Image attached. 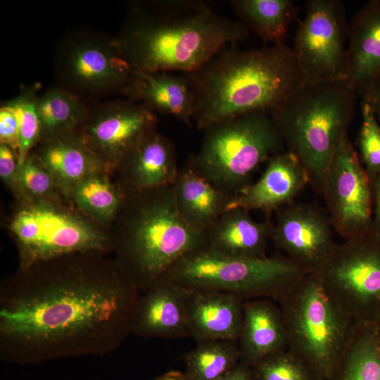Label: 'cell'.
Instances as JSON below:
<instances>
[{
  "label": "cell",
  "instance_id": "obj_1",
  "mask_svg": "<svg viewBox=\"0 0 380 380\" xmlns=\"http://www.w3.org/2000/svg\"><path fill=\"white\" fill-rule=\"evenodd\" d=\"M140 295L108 255L18 268L0 285L1 359L28 365L110 353L132 334Z\"/></svg>",
  "mask_w": 380,
  "mask_h": 380
},
{
  "label": "cell",
  "instance_id": "obj_2",
  "mask_svg": "<svg viewBox=\"0 0 380 380\" xmlns=\"http://www.w3.org/2000/svg\"><path fill=\"white\" fill-rule=\"evenodd\" d=\"M249 35L201 1L133 2L114 39L134 71L193 72Z\"/></svg>",
  "mask_w": 380,
  "mask_h": 380
},
{
  "label": "cell",
  "instance_id": "obj_3",
  "mask_svg": "<svg viewBox=\"0 0 380 380\" xmlns=\"http://www.w3.org/2000/svg\"><path fill=\"white\" fill-rule=\"evenodd\" d=\"M194 96L193 121L204 130L225 120L270 112L306 81L284 43L222 49L198 69L184 72Z\"/></svg>",
  "mask_w": 380,
  "mask_h": 380
},
{
  "label": "cell",
  "instance_id": "obj_4",
  "mask_svg": "<svg viewBox=\"0 0 380 380\" xmlns=\"http://www.w3.org/2000/svg\"><path fill=\"white\" fill-rule=\"evenodd\" d=\"M110 231L113 259L141 293L184 254L205 245L204 234L180 215L173 185L126 197Z\"/></svg>",
  "mask_w": 380,
  "mask_h": 380
},
{
  "label": "cell",
  "instance_id": "obj_5",
  "mask_svg": "<svg viewBox=\"0 0 380 380\" xmlns=\"http://www.w3.org/2000/svg\"><path fill=\"white\" fill-rule=\"evenodd\" d=\"M358 94L347 82H305L270 115L287 151L306 169L317 191L355 114Z\"/></svg>",
  "mask_w": 380,
  "mask_h": 380
},
{
  "label": "cell",
  "instance_id": "obj_6",
  "mask_svg": "<svg viewBox=\"0 0 380 380\" xmlns=\"http://www.w3.org/2000/svg\"><path fill=\"white\" fill-rule=\"evenodd\" d=\"M203 131L200 149L186 163L213 185L232 195L249 184L262 163L285 147L267 111L216 122Z\"/></svg>",
  "mask_w": 380,
  "mask_h": 380
},
{
  "label": "cell",
  "instance_id": "obj_7",
  "mask_svg": "<svg viewBox=\"0 0 380 380\" xmlns=\"http://www.w3.org/2000/svg\"><path fill=\"white\" fill-rule=\"evenodd\" d=\"M277 301L288 334V350L322 380H331L355 322L330 298L314 273L296 281Z\"/></svg>",
  "mask_w": 380,
  "mask_h": 380
},
{
  "label": "cell",
  "instance_id": "obj_8",
  "mask_svg": "<svg viewBox=\"0 0 380 380\" xmlns=\"http://www.w3.org/2000/svg\"><path fill=\"white\" fill-rule=\"evenodd\" d=\"M9 225L19 268L79 253L109 255L110 231L64 201L23 199Z\"/></svg>",
  "mask_w": 380,
  "mask_h": 380
},
{
  "label": "cell",
  "instance_id": "obj_9",
  "mask_svg": "<svg viewBox=\"0 0 380 380\" xmlns=\"http://www.w3.org/2000/svg\"><path fill=\"white\" fill-rule=\"evenodd\" d=\"M308 273L286 255L234 258L203 246L184 254L163 276L186 289L224 291L246 301L262 298L277 300Z\"/></svg>",
  "mask_w": 380,
  "mask_h": 380
},
{
  "label": "cell",
  "instance_id": "obj_10",
  "mask_svg": "<svg viewBox=\"0 0 380 380\" xmlns=\"http://www.w3.org/2000/svg\"><path fill=\"white\" fill-rule=\"evenodd\" d=\"M53 63L58 85L86 100L125 95L134 77L114 37L87 29L67 32L57 44Z\"/></svg>",
  "mask_w": 380,
  "mask_h": 380
},
{
  "label": "cell",
  "instance_id": "obj_11",
  "mask_svg": "<svg viewBox=\"0 0 380 380\" xmlns=\"http://www.w3.org/2000/svg\"><path fill=\"white\" fill-rule=\"evenodd\" d=\"M330 298L355 323L365 324L380 303V234L372 232L336 244L315 272Z\"/></svg>",
  "mask_w": 380,
  "mask_h": 380
},
{
  "label": "cell",
  "instance_id": "obj_12",
  "mask_svg": "<svg viewBox=\"0 0 380 380\" xmlns=\"http://www.w3.org/2000/svg\"><path fill=\"white\" fill-rule=\"evenodd\" d=\"M343 4L337 0L308 1L292 49L306 82H347L349 26Z\"/></svg>",
  "mask_w": 380,
  "mask_h": 380
},
{
  "label": "cell",
  "instance_id": "obj_13",
  "mask_svg": "<svg viewBox=\"0 0 380 380\" xmlns=\"http://www.w3.org/2000/svg\"><path fill=\"white\" fill-rule=\"evenodd\" d=\"M319 192L338 235L348 239L375 232L371 182L348 133L324 175Z\"/></svg>",
  "mask_w": 380,
  "mask_h": 380
},
{
  "label": "cell",
  "instance_id": "obj_14",
  "mask_svg": "<svg viewBox=\"0 0 380 380\" xmlns=\"http://www.w3.org/2000/svg\"><path fill=\"white\" fill-rule=\"evenodd\" d=\"M156 113L128 100L91 105L77 131L112 174L125 156L146 134L156 129Z\"/></svg>",
  "mask_w": 380,
  "mask_h": 380
},
{
  "label": "cell",
  "instance_id": "obj_15",
  "mask_svg": "<svg viewBox=\"0 0 380 380\" xmlns=\"http://www.w3.org/2000/svg\"><path fill=\"white\" fill-rule=\"evenodd\" d=\"M276 214L270 239L308 273L316 272L336 246L328 213L315 203L292 202Z\"/></svg>",
  "mask_w": 380,
  "mask_h": 380
},
{
  "label": "cell",
  "instance_id": "obj_16",
  "mask_svg": "<svg viewBox=\"0 0 380 380\" xmlns=\"http://www.w3.org/2000/svg\"><path fill=\"white\" fill-rule=\"evenodd\" d=\"M178 172L173 143L155 130L132 148L113 173L115 184L128 197L173 185Z\"/></svg>",
  "mask_w": 380,
  "mask_h": 380
},
{
  "label": "cell",
  "instance_id": "obj_17",
  "mask_svg": "<svg viewBox=\"0 0 380 380\" xmlns=\"http://www.w3.org/2000/svg\"><path fill=\"white\" fill-rule=\"evenodd\" d=\"M310 184L306 169L289 151L279 153L267 160V166L254 184L233 195L228 209L258 210L267 215L277 211L293 199Z\"/></svg>",
  "mask_w": 380,
  "mask_h": 380
},
{
  "label": "cell",
  "instance_id": "obj_18",
  "mask_svg": "<svg viewBox=\"0 0 380 380\" xmlns=\"http://www.w3.org/2000/svg\"><path fill=\"white\" fill-rule=\"evenodd\" d=\"M132 334L146 338L189 337L186 288L165 276L156 280L139 298Z\"/></svg>",
  "mask_w": 380,
  "mask_h": 380
},
{
  "label": "cell",
  "instance_id": "obj_19",
  "mask_svg": "<svg viewBox=\"0 0 380 380\" xmlns=\"http://www.w3.org/2000/svg\"><path fill=\"white\" fill-rule=\"evenodd\" d=\"M186 289L189 338L197 343L238 340L243 322V300L220 291Z\"/></svg>",
  "mask_w": 380,
  "mask_h": 380
},
{
  "label": "cell",
  "instance_id": "obj_20",
  "mask_svg": "<svg viewBox=\"0 0 380 380\" xmlns=\"http://www.w3.org/2000/svg\"><path fill=\"white\" fill-rule=\"evenodd\" d=\"M31 152L49 171L68 204L74 189L84 179L101 171L110 172L77 132L42 140Z\"/></svg>",
  "mask_w": 380,
  "mask_h": 380
},
{
  "label": "cell",
  "instance_id": "obj_21",
  "mask_svg": "<svg viewBox=\"0 0 380 380\" xmlns=\"http://www.w3.org/2000/svg\"><path fill=\"white\" fill-rule=\"evenodd\" d=\"M237 343L240 361L250 366L286 350L289 338L280 307L267 298L244 301Z\"/></svg>",
  "mask_w": 380,
  "mask_h": 380
},
{
  "label": "cell",
  "instance_id": "obj_22",
  "mask_svg": "<svg viewBox=\"0 0 380 380\" xmlns=\"http://www.w3.org/2000/svg\"><path fill=\"white\" fill-rule=\"evenodd\" d=\"M272 227L269 219L256 222L244 209H228L204 232V246L227 256L262 258L266 256Z\"/></svg>",
  "mask_w": 380,
  "mask_h": 380
},
{
  "label": "cell",
  "instance_id": "obj_23",
  "mask_svg": "<svg viewBox=\"0 0 380 380\" xmlns=\"http://www.w3.org/2000/svg\"><path fill=\"white\" fill-rule=\"evenodd\" d=\"M125 96L150 110L169 115L191 127L194 96L188 77L170 72L134 70Z\"/></svg>",
  "mask_w": 380,
  "mask_h": 380
},
{
  "label": "cell",
  "instance_id": "obj_24",
  "mask_svg": "<svg viewBox=\"0 0 380 380\" xmlns=\"http://www.w3.org/2000/svg\"><path fill=\"white\" fill-rule=\"evenodd\" d=\"M349 76L358 94L380 75V0H371L355 14L348 31Z\"/></svg>",
  "mask_w": 380,
  "mask_h": 380
},
{
  "label": "cell",
  "instance_id": "obj_25",
  "mask_svg": "<svg viewBox=\"0 0 380 380\" xmlns=\"http://www.w3.org/2000/svg\"><path fill=\"white\" fill-rule=\"evenodd\" d=\"M173 189L180 215L203 234L228 210L233 196L198 175L186 163L179 170Z\"/></svg>",
  "mask_w": 380,
  "mask_h": 380
},
{
  "label": "cell",
  "instance_id": "obj_26",
  "mask_svg": "<svg viewBox=\"0 0 380 380\" xmlns=\"http://www.w3.org/2000/svg\"><path fill=\"white\" fill-rule=\"evenodd\" d=\"M91 106L87 100L60 85L38 94L37 108L41 125L40 141L77 132L87 118Z\"/></svg>",
  "mask_w": 380,
  "mask_h": 380
},
{
  "label": "cell",
  "instance_id": "obj_27",
  "mask_svg": "<svg viewBox=\"0 0 380 380\" xmlns=\"http://www.w3.org/2000/svg\"><path fill=\"white\" fill-rule=\"evenodd\" d=\"M230 4L242 24L272 44H284L297 14L290 0H233Z\"/></svg>",
  "mask_w": 380,
  "mask_h": 380
},
{
  "label": "cell",
  "instance_id": "obj_28",
  "mask_svg": "<svg viewBox=\"0 0 380 380\" xmlns=\"http://www.w3.org/2000/svg\"><path fill=\"white\" fill-rule=\"evenodd\" d=\"M110 175L104 170L87 177L74 189L70 199L72 206L107 229L126 198Z\"/></svg>",
  "mask_w": 380,
  "mask_h": 380
},
{
  "label": "cell",
  "instance_id": "obj_29",
  "mask_svg": "<svg viewBox=\"0 0 380 380\" xmlns=\"http://www.w3.org/2000/svg\"><path fill=\"white\" fill-rule=\"evenodd\" d=\"M331 380H380V340L365 324H354Z\"/></svg>",
  "mask_w": 380,
  "mask_h": 380
},
{
  "label": "cell",
  "instance_id": "obj_30",
  "mask_svg": "<svg viewBox=\"0 0 380 380\" xmlns=\"http://www.w3.org/2000/svg\"><path fill=\"white\" fill-rule=\"evenodd\" d=\"M239 360L237 341H207L186 354L184 373L189 380H217Z\"/></svg>",
  "mask_w": 380,
  "mask_h": 380
},
{
  "label": "cell",
  "instance_id": "obj_31",
  "mask_svg": "<svg viewBox=\"0 0 380 380\" xmlns=\"http://www.w3.org/2000/svg\"><path fill=\"white\" fill-rule=\"evenodd\" d=\"M37 87L26 88L8 101L19 124L18 165L20 166L41 139V125L37 108Z\"/></svg>",
  "mask_w": 380,
  "mask_h": 380
},
{
  "label": "cell",
  "instance_id": "obj_32",
  "mask_svg": "<svg viewBox=\"0 0 380 380\" xmlns=\"http://www.w3.org/2000/svg\"><path fill=\"white\" fill-rule=\"evenodd\" d=\"M15 194L19 200L64 201L51 173L32 152L18 167Z\"/></svg>",
  "mask_w": 380,
  "mask_h": 380
},
{
  "label": "cell",
  "instance_id": "obj_33",
  "mask_svg": "<svg viewBox=\"0 0 380 380\" xmlns=\"http://www.w3.org/2000/svg\"><path fill=\"white\" fill-rule=\"evenodd\" d=\"M251 369L254 380H322L307 363L288 349L260 360Z\"/></svg>",
  "mask_w": 380,
  "mask_h": 380
},
{
  "label": "cell",
  "instance_id": "obj_34",
  "mask_svg": "<svg viewBox=\"0 0 380 380\" xmlns=\"http://www.w3.org/2000/svg\"><path fill=\"white\" fill-rule=\"evenodd\" d=\"M361 115L357 153L371 180L380 173V125L372 109L363 101H361Z\"/></svg>",
  "mask_w": 380,
  "mask_h": 380
},
{
  "label": "cell",
  "instance_id": "obj_35",
  "mask_svg": "<svg viewBox=\"0 0 380 380\" xmlns=\"http://www.w3.org/2000/svg\"><path fill=\"white\" fill-rule=\"evenodd\" d=\"M0 144L7 145L18 151L19 124L13 108L8 103L0 108Z\"/></svg>",
  "mask_w": 380,
  "mask_h": 380
},
{
  "label": "cell",
  "instance_id": "obj_36",
  "mask_svg": "<svg viewBox=\"0 0 380 380\" xmlns=\"http://www.w3.org/2000/svg\"><path fill=\"white\" fill-rule=\"evenodd\" d=\"M18 165V151L7 145L0 144V177L14 193L16 188Z\"/></svg>",
  "mask_w": 380,
  "mask_h": 380
},
{
  "label": "cell",
  "instance_id": "obj_37",
  "mask_svg": "<svg viewBox=\"0 0 380 380\" xmlns=\"http://www.w3.org/2000/svg\"><path fill=\"white\" fill-rule=\"evenodd\" d=\"M358 96L361 101L370 106L380 125V75L365 87Z\"/></svg>",
  "mask_w": 380,
  "mask_h": 380
},
{
  "label": "cell",
  "instance_id": "obj_38",
  "mask_svg": "<svg viewBox=\"0 0 380 380\" xmlns=\"http://www.w3.org/2000/svg\"><path fill=\"white\" fill-rule=\"evenodd\" d=\"M373 201V224L374 231L380 234V173L371 180Z\"/></svg>",
  "mask_w": 380,
  "mask_h": 380
},
{
  "label": "cell",
  "instance_id": "obj_39",
  "mask_svg": "<svg viewBox=\"0 0 380 380\" xmlns=\"http://www.w3.org/2000/svg\"><path fill=\"white\" fill-rule=\"evenodd\" d=\"M217 380H254L251 366L240 361Z\"/></svg>",
  "mask_w": 380,
  "mask_h": 380
},
{
  "label": "cell",
  "instance_id": "obj_40",
  "mask_svg": "<svg viewBox=\"0 0 380 380\" xmlns=\"http://www.w3.org/2000/svg\"><path fill=\"white\" fill-rule=\"evenodd\" d=\"M152 380H189L185 373L179 371H170Z\"/></svg>",
  "mask_w": 380,
  "mask_h": 380
}]
</instances>
